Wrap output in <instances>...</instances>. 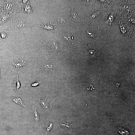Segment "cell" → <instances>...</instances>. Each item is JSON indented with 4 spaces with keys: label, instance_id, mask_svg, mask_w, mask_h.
Returning a JSON list of instances; mask_svg holds the SVG:
<instances>
[{
    "label": "cell",
    "instance_id": "obj_3",
    "mask_svg": "<svg viewBox=\"0 0 135 135\" xmlns=\"http://www.w3.org/2000/svg\"><path fill=\"white\" fill-rule=\"evenodd\" d=\"M12 100L16 103L20 104L25 106L26 105L24 100L20 97H13L12 98Z\"/></svg>",
    "mask_w": 135,
    "mask_h": 135
},
{
    "label": "cell",
    "instance_id": "obj_9",
    "mask_svg": "<svg viewBox=\"0 0 135 135\" xmlns=\"http://www.w3.org/2000/svg\"><path fill=\"white\" fill-rule=\"evenodd\" d=\"M120 84L118 83V82L116 83V86L118 89L119 88V87L120 86Z\"/></svg>",
    "mask_w": 135,
    "mask_h": 135
},
{
    "label": "cell",
    "instance_id": "obj_1",
    "mask_svg": "<svg viewBox=\"0 0 135 135\" xmlns=\"http://www.w3.org/2000/svg\"><path fill=\"white\" fill-rule=\"evenodd\" d=\"M26 62L23 60L16 59L12 61L11 64L12 65L16 68L20 69L24 66L26 64Z\"/></svg>",
    "mask_w": 135,
    "mask_h": 135
},
{
    "label": "cell",
    "instance_id": "obj_8",
    "mask_svg": "<svg viewBox=\"0 0 135 135\" xmlns=\"http://www.w3.org/2000/svg\"><path fill=\"white\" fill-rule=\"evenodd\" d=\"M92 89H94V88H93V86L91 84H90V86L87 88L88 90H92Z\"/></svg>",
    "mask_w": 135,
    "mask_h": 135
},
{
    "label": "cell",
    "instance_id": "obj_4",
    "mask_svg": "<svg viewBox=\"0 0 135 135\" xmlns=\"http://www.w3.org/2000/svg\"><path fill=\"white\" fill-rule=\"evenodd\" d=\"M35 109L33 111V122L35 124H37L39 120V116L37 112L35 110Z\"/></svg>",
    "mask_w": 135,
    "mask_h": 135
},
{
    "label": "cell",
    "instance_id": "obj_6",
    "mask_svg": "<svg viewBox=\"0 0 135 135\" xmlns=\"http://www.w3.org/2000/svg\"><path fill=\"white\" fill-rule=\"evenodd\" d=\"M42 106L44 108L47 109L48 107V104L46 100L44 99H41L39 100Z\"/></svg>",
    "mask_w": 135,
    "mask_h": 135
},
{
    "label": "cell",
    "instance_id": "obj_7",
    "mask_svg": "<svg viewBox=\"0 0 135 135\" xmlns=\"http://www.w3.org/2000/svg\"><path fill=\"white\" fill-rule=\"evenodd\" d=\"M40 84V82L39 81L34 82L30 84H29L28 85V86H36Z\"/></svg>",
    "mask_w": 135,
    "mask_h": 135
},
{
    "label": "cell",
    "instance_id": "obj_5",
    "mask_svg": "<svg viewBox=\"0 0 135 135\" xmlns=\"http://www.w3.org/2000/svg\"><path fill=\"white\" fill-rule=\"evenodd\" d=\"M19 74V72L17 76L16 77L15 80L14 82V87L15 90H18L20 86V84L18 79V76Z\"/></svg>",
    "mask_w": 135,
    "mask_h": 135
},
{
    "label": "cell",
    "instance_id": "obj_2",
    "mask_svg": "<svg viewBox=\"0 0 135 135\" xmlns=\"http://www.w3.org/2000/svg\"><path fill=\"white\" fill-rule=\"evenodd\" d=\"M50 51L54 54L57 55L60 53L59 48L56 42H54L50 46Z\"/></svg>",
    "mask_w": 135,
    "mask_h": 135
},
{
    "label": "cell",
    "instance_id": "obj_10",
    "mask_svg": "<svg viewBox=\"0 0 135 135\" xmlns=\"http://www.w3.org/2000/svg\"><path fill=\"white\" fill-rule=\"evenodd\" d=\"M0 74H1L0 73V82H2L1 81V78H0Z\"/></svg>",
    "mask_w": 135,
    "mask_h": 135
}]
</instances>
